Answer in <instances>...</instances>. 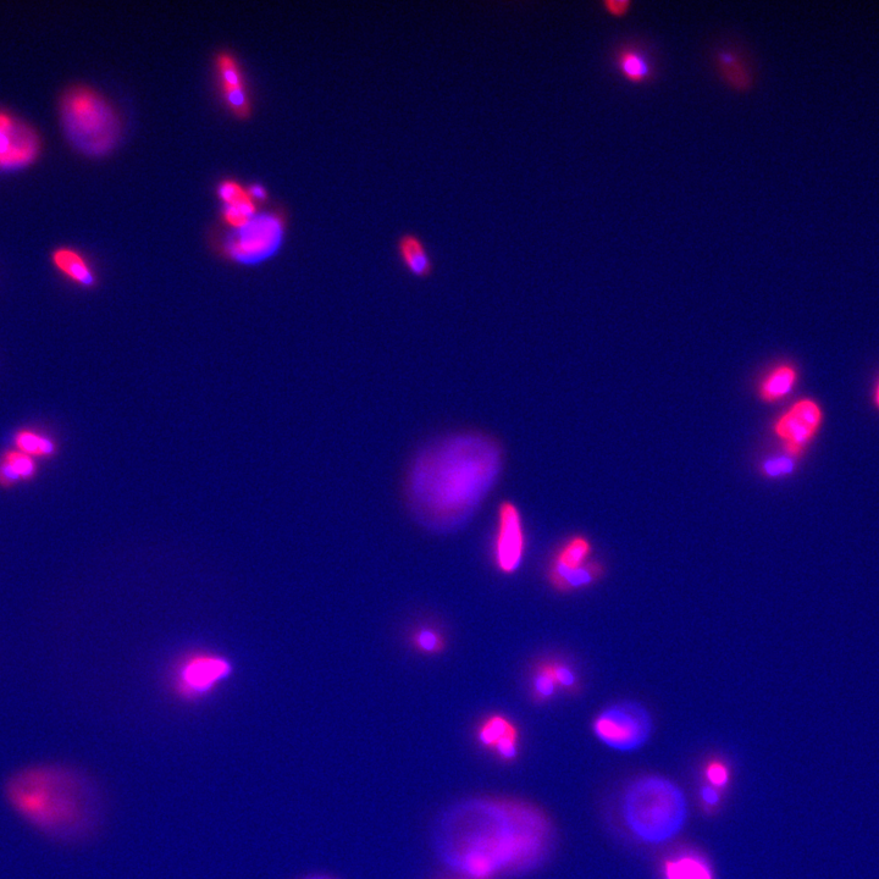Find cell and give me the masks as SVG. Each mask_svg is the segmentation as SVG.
I'll return each mask as SVG.
<instances>
[{
	"label": "cell",
	"mask_w": 879,
	"mask_h": 879,
	"mask_svg": "<svg viewBox=\"0 0 879 879\" xmlns=\"http://www.w3.org/2000/svg\"><path fill=\"white\" fill-rule=\"evenodd\" d=\"M554 839V828L538 807L488 796L453 807L436 842L453 871L471 879H495L538 869Z\"/></svg>",
	"instance_id": "cell-1"
},
{
	"label": "cell",
	"mask_w": 879,
	"mask_h": 879,
	"mask_svg": "<svg viewBox=\"0 0 879 879\" xmlns=\"http://www.w3.org/2000/svg\"><path fill=\"white\" fill-rule=\"evenodd\" d=\"M499 442L478 431H464L420 451L406 477V494L424 527L452 532L472 518L500 478Z\"/></svg>",
	"instance_id": "cell-2"
},
{
	"label": "cell",
	"mask_w": 879,
	"mask_h": 879,
	"mask_svg": "<svg viewBox=\"0 0 879 879\" xmlns=\"http://www.w3.org/2000/svg\"><path fill=\"white\" fill-rule=\"evenodd\" d=\"M5 795L32 826L65 842L87 838L101 821L102 800L96 785L71 768H26L11 776Z\"/></svg>",
	"instance_id": "cell-3"
},
{
	"label": "cell",
	"mask_w": 879,
	"mask_h": 879,
	"mask_svg": "<svg viewBox=\"0 0 879 879\" xmlns=\"http://www.w3.org/2000/svg\"><path fill=\"white\" fill-rule=\"evenodd\" d=\"M624 821L641 842L659 845L682 831L688 804L682 789L661 776H644L629 785L622 801Z\"/></svg>",
	"instance_id": "cell-4"
},
{
	"label": "cell",
	"mask_w": 879,
	"mask_h": 879,
	"mask_svg": "<svg viewBox=\"0 0 879 879\" xmlns=\"http://www.w3.org/2000/svg\"><path fill=\"white\" fill-rule=\"evenodd\" d=\"M60 124L70 146L88 158H102L118 146L121 124L113 105L91 87L74 86L59 103Z\"/></svg>",
	"instance_id": "cell-5"
},
{
	"label": "cell",
	"mask_w": 879,
	"mask_h": 879,
	"mask_svg": "<svg viewBox=\"0 0 879 879\" xmlns=\"http://www.w3.org/2000/svg\"><path fill=\"white\" fill-rule=\"evenodd\" d=\"M235 666L228 656L198 650L176 661L170 671V689L176 699L197 704L217 693L234 676Z\"/></svg>",
	"instance_id": "cell-6"
},
{
	"label": "cell",
	"mask_w": 879,
	"mask_h": 879,
	"mask_svg": "<svg viewBox=\"0 0 879 879\" xmlns=\"http://www.w3.org/2000/svg\"><path fill=\"white\" fill-rule=\"evenodd\" d=\"M591 729L595 738L619 753H634L649 742L654 718L638 701H618L597 713Z\"/></svg>",
	"instance_id": "cell-7"
},
{
	"label": "cell",
	"mask_w": 879,
	"mask_h": 879,
	"mask_svg": "<svg viewBox=\"0 0 879 879\" xmlns=\"http://www.w3.org/2000/svg\"><path fill=\"white\" fill-rule=\"evenodd\" d=\"M285 221L275 213L256 214L241 229L225 237L221 252L231 262L256 265L272 258L285 239Z\"/></svg>",
	"instance_id": "cell-8"
},
{
	"label": "cell",
	"mask_w": 879,
	"mask_h": 879,
	"mask_svg": "<svg viewBox=\"0 0 879 879\" xmlns=\"http://www.w3.org/2000/svg\"><path fill=\"white\" fill-rule=\"evenodd\" d=\"M41 137L29 124L0 110V170L30 167L40 157Z\"/></svg>",
	"instance_id": "cell-9"
},
{
	"label": "cell",
	"mask_w": 879,
	"mask_h": 879,
	"mask_svg": "<svg viewBox=\"0 0 879 879\" xmlns=\"http://www.w3.org/2000/svg\"><path fill=\"white\" fill-rule=\"evenodd\" d=\"M822 424V409L812 400L796 402L775 424V433L783 440L788 455L798 457L815 438Z\"/></svg>",
	"instance_id": "cell-10"
},
{
	"label": "cell",
	"mask_w": 879,
	"mask_h": 879,
	"mask_svg": "<svg viewBox=\"0 0 879 879\" xmlns=\"http://www.w3.org/2000/svg\"><path fill=\"white\" fill-rule=\"evenodd\" d=\"M525 536L521 513L510 501L499 507V529L495 544L496 566L502 573L512 574L522 565Z\"/></svg>",
	"instance_id": "cell-11"
},
{
	"label": "cell",
	"mask_w": 879,
	"mask_h": 879,
	"mask_svg": "<svg viewBox=\"0 0 879 879\" xmlns=\"http://www.w3.org/2000/svg\"><path fill=\"white\" fill-rule=\"evenodd\" d=\"M613 64L629 84L646 85L656 76L655 59L639 43H624L616 49Z\"/></svg>",
	"instance_id": "cell-12"
},
{
	"label": "cell",
	"mask_w": 879,
	"mask_h": 879,
	"mask_svg": "<svg viewBox=\"0 0 879 879\" xmlns=\"http://www.w3.org/2000/svg\"><path fill=\"white\" fill-rule=\"evenodd\" d=\"M718 75L732 90L744 93L754 86V71L742 49L732 46L718 48L715 53Z\"/></svg>",
	"instance_id": "cell-13"
},
{
	"label": "cell",
	"mask_w": 879,
	"mask_h": 879,
	"mask_svg": "<svg viewBox=\"0 0 879 879\" xmlns=\"http://www.w3.org/2000/svg\"><path fill=\"white\" fill-rule=\"evenodd\" d=\"M397 253L403 267L416 278H428L433 273V258L422 237L411 232L398 237Z\"/></svg>",
	"instance_id": "cell-14"
},
{
	"label": "cell",
	"mask_w": 879,
	"mask_h": 879,
	"mask_svg": "<svg viewBox=\"0 0 879 879\" xmlns=\"http://www.w3.org/2000/svg\"><path fill=\"white\" fill-rule=\"evenodd\" d=\"M52 263L66 278L74 284L93 289L98 284L95 270L79 251L70 247H59L52 253Z\"/></svg>",
	"instance_id": "cell-15"
},
{
	"label": "cell",
	"mask_w": 879,
	"mask_h": 879,
	"mask_svg": "<svg viewBox=\"0 0 879 879\" xmlns=\"http://www.w3.org/2000/svg\"><path fill=\"white\" fill-rule=\"evenodd\" d=\"M798 381V373L790 364H782L773 369L760 385V395L766 402H778L793 391Z\"/></svg>",
	"instance_id": "cell-16"
},
{
	"label": "cell",
	"mask_w": 879,
	"mask_h": 879,
	"mask_svg": "<svg viewBox=\"0 0 879 879\" xmlns=\"http://www.w3.org/2000/svg\"><path fill=\"white\" fill-rule=\"evenodd\" d=\"M607 568L604 562L589 560L584 565L572 569L556 591L562 594L574 593L591 588L606 577Z\"/></svg>",
	"instance_id": "cell-17"
},
{
	"label": "cell",
	"mask_w": 879,
	"mask_h": 879,
	"mask_svg": "<svg viewBox=\"0 0 879 879\" xmlns=\"http://www.w3.org/2000/svg\"><path fill=\"white\" fill-rule=\"evenodd\" d=\"M666 879H713V872L704 858L696 854H683L667 861Z\"/></svg>",
	"instance_id": "cell-18"
},
{
	"label": "cell",
	"mask_w": 879,
	"mask_h": 879,
	"mask_svg": "<svg viewBox=\"0 0 879 879\" xmlns=\"http://www.w3.org/2000/svg\"><path fill=\"white\" fill-rule=\"evenodd\" d=\"M478 742L485 748L495 750L502 740L507 738L519 737V732L512 722L506 717L494 715L480 724L477 733Z\"/></svg>",
	"instance_id": "cell-19"
},
{
	"label": "cell",
	"mask_w": 879,
	"mask_h": 879,
	"mask_svg": "<svg viewBox=\"0 0 879 879\" xmlns=\"http://www.w3.org/2000/svg\"><path fill=\"white\" fill-rule=\"evenodd\" d=\"M530 694L535 704H546L554 700L560 688L552 674L549 661L543 660L533 667L532 681H530Z\"/></svg>",
	"instance_id": "cell-20"
},
{
	"label": "cell",
	"mask_w": 879,
	"mask_h": 879,
	"mask_svg": "<svg viewBox=\"0 0 879 879\" xmlns=\"http://www.w3.org/2000/svg\"><path fill=\"white\" fill-rule=\"evenodd\" d=\"M15 445L20 452L32 458H52L58 452L57 442L32 430H20L15 436Z\"/></svg>",
	"instance_id": "cell-21"
},
{
	"label": "cell",
	"mask_w": 879,
	"mask_h": 879,
	"mask_svg": "<svg viewBox=\"0 0 879 879\" xmlns=\"http://www.w3.org/2000/svg\"><path fill=\"white\" fill-rule=\"evenodd\" d=\"M593 554V544L583 535L569 538L561 549L557 551L554 560L568 568H577L590 560Z\"/></svg>",
	"instance_id": "cell-22"
},
{
	"label": "cell",
	"mask_w": 879,
	"mask_h": 879,
	"mask_svg": "<svg viewBox=\"0 0 879 879\" xmlns=\"http://www.w3.org/2000/svg\"><path fill=\"white\" fill-rule=\"evenodd\" d=\"M217 193L224 206L240 209L251 217L257 214V203L253 201L248 190L243 189L239 182L234 180L220 182Z\"/></svg>",
	"instance_id": "cell-23"
},
{
	"label": "cell",
	"mask_w": 879,
	"mask_h": 879,
	"mask_svg": "<svg viewBox=\"0 0 879 879\" xmlns=\"http://www.w3.org/2000/svg\"><path fill=\"white\" fill-rule=\"evenodd\" d=\"M217 73L221 93L247 88L240 65L231 54L224 52L218 55Z\"/></svg>",
	"instance_id": "cell-24"
},
{
	"label": "cell",
	"mask_w": 879,
	"mask_h": 879,
	"mask_svg": "<svg viewBox=\"0 0 879 879\" xmlns=\"http://www.w3.org/2000/svg\"><path fill=\"white\" fill-rule=\"evenodd\" d=\"M547 661H549L552 674H554L560 691L573 696L582 693V678H580L577 668L571 662L563 659H549Z\"/></svg>",
	"instance_id": "cell-25"
},
{
	"label": "cell",
	"mask_w": 879,
	"mask_h": 879,
	"mask_svg": "<svg viewBox=\"0 0 879 879\" xmlns=\"http://www.w3.org/2000/svg\"><path fill=\"white\" fill-rule=\"evenodd\" d=\"M413 648L423 655H439L446 648L444 635L433 628H419L411 638Z\"/></svg>",
	"instance_id": "cell-26"
},
{
	"label": "cell",
	"mask_w": 879,
	"mask_h": 879,
	"mask_svg": "<svg viewBox=\"0 0 879 879\" xmlns=\"http://www.w3.org/2000/svg\"><path fill=\"white\" fill-rule=\"evenodd\" d=\"M2 460L9 464L13 472L18 475L20 482H30L37 474V464L29 455L20 451H7Z\"/></svg>",
	"instance_id": "cell-27"
},
{
	"label": "cell",
	"mask_w": 879,
	"mask_h": 879,
	"mask_svg": "<svg viewBox=\"0 0 879 879\" xmlns=\"http://www.w3.org/2000/svg\"><path fill=\"white\" fill-rule=\"evenodd\" d=\"M795 460L792 456H778L768 458L762 463L761 472L768 479L787 478L795 472Z\"/></svg>",
	"instance_id": "cell-28"
},
{
	"label": "cell",
	"mask_w": 879,
	"mask_h": 879,
	"mask_svg": "<svg viewBox=\"0 0 879 879\" xmlns=\"http://www.w3.org/2000/svg\"><path fill=\"white\" fill-rule=\"evenodd\" d=\"M706 778L712 787L721 789L729 782V770L721 761H712L706 767Z\"/></svg>",
	"instance_id": "cell-29"
},
{
	"label": "cell",
	"mask_w": 879,
	"mask_h": 879,
	"mask_svg": "<svg viewBox=\"0 0 879 879\" xmlns=\"http://www.w3.org/2000/svg\"><path fill=\"white\" fill-rule=\"evenodd\" d=\"M252 218L240 209L228 206L223 208V219L234 230L243 228Z\"/></svg>",
	"instance_id": "cell-30"
},
{
	"label": "cell",
	"mask_w": 879,
	"mask_h": 879,
	"mask_svg": "<svg viewBox=\"0 0 879 879\" xmlns=\"http://www.w3.org/2000/svg\"><path fill=\"white\" fill-rule=\"evenodd\" d=\"M601 5L612 18L622 19L629 14L630 8L633 7V2H630V0H604Z\"/></svg>",
	"instance_id": "cell-31"
},
{
	"label": "cell",
	"mask_w": 879,
	"mask_h": 879,
	"mask_svg": "<svg viewBox=\"0 0 879 879\" xmlns=\"http://www.w3.org/2000/svg\"><path fill=\"white\" fill-rule=\"evenodd\" d=\"M700 796L702 803L709 807H716L720 804L721 795L718 792V789L712 787V785H705L700 790Z\"/></svg>",
	"instance_id": "cell-32"
},
{
	"label": "cell",
	"mask_w": 879,
	"mask_h": 879,
	"mask_svg": "<svg viewBox=\"0 0 879 879\" xmlns=\"http://www.w3.org/2000/svg\"><path fill=\"white\" fill-rule=\"evenodd\" d=\"M248 193L252 197L254 202H264L268 199L267 190L264 189L261 185H253L248 189Z\"/></svg>",
	"instance_id": "cell-33"
},
{
	"label": "cell",
	"mask_w": 879,
	"mask_h": 879,
	"mask_svg": "<svg viewBox=\"0 0 879 879\" xmlns=\"http://www.w3.org/2000/svg\"><path fill=\"white\" fill-rule=\"evenodd\" d=\"M301 879H334L333 877L325 876V875H312L303 877Z\"/></svg>",
	"instance_id": "cell-34"
},
{
	"label": "cell",
	"mask_w": 879,
	"mask_h": 879,
	"mask_svg": "<svg viewBox=\"0 0 879 879\" xmlns=\"http://www.w3.org/2000/svg\"><path fill=\"white\" fill-rule=\"evenodd\" d=\"M875 402H876L877 407L879 408V381H878V384H877L876 390H875Z\"/></svg>",
	"instance_id": "cell-35"
}]
</instances>
